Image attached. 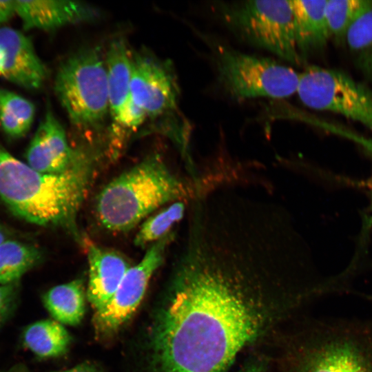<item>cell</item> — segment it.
Listing matches in <instances>:
<instances>
[{
  "instance_id": "obj_20",
  "label": "cell",
  "mask_w": 372,
  "mask_h": 372,
  "mask_svg": "<svg viewBox=\"0 0 372 372\" xmlns=\"http://www.w3.org/2000/svg\"><path fill=\"white\" fill-rule=\"evenodd\" d=\"M35 107L27 99L0 87V125L10 138H21L29 132L34 121Z\"/></svg>"
},
{
  "instance_id": "obj_27",
  "label": "cell",
  "mask_w": 372,
  "mask_h": 372,
  "mask_svg": "<svg viewBox=\"0 0 372 372\" xmlns=\"http://www.w3.org/2000/svg\"><path fill=\"white\" fill-rule=\"evenodd\" d=\"M15 14L14 0L0 1V25Z\"/></svg>"
},
{
  "instance_id": "obj_11",
  "label": "cell",
  "mask_w": 372,
  "mask_h": 372,
  "mask_svg": "<svg viewBox=\"0 0 372 372\" xmlns=\"http://www.w3.org/2000/svg\"><path fill=\"white\" fill-rule=\"evenodd\" d=\"M89 154L72 148L62 124L48 105L25 152L26 163L46 174L63 172Z\"/></svg>"
},
{
  "instance_id": "obj_2",
  "label": "cell",
  "mask_w": 372,
  "mask_h": 372,
  "mask_svg": "<svg viewBox=\"0 0 372 372\" xmlns=\"http://www.w3.org/2000/svg\"><path fill=\"white\" fill-rule=\"evenodd\" d=\"M267 346L276 372H372V317L303 314Z\"/></svg>"
},
{
  "instance_id": "obj_6",
  "label": "cell",
  "mask_w": 372,
  "mask_h": 372,
  "mask_svg": "<svg viewBox=\"0 0 372 372\" xmlns=\"http://www.w3.org/2000/svg\"><path fill=\"white\" fill-rule=\"evenodd\" d=\"M130 91L132 100L147 118L160 121L161 132L190 155V127L178 110L180 88L172 65L145 50L132 53Z\"/></svg>"
},
{
  "instance_id": "obj_16",
  "label": "cell",
  "mask_w": 372,
  "mask_h": 372,
  "mask_svg": "<svg viewBox=\"0 0 372 372\" xmlns=\"http://www.w3.org/2000/svg\"><path fill=\"white\" fill-rule=\"evenodd\" d=\"M132 53L122 39L113 40L105 61L107 70L110 116L114 127L132 99L130 91Z\"/></svg>"
},
{
  "instance_id": "obj_13",
  "label": "cell",
  "mask_w": 372,
  "mask_h": 372,
  "mask_svg": "<svg viewBox=\"0 0 372 372\" xmlns=\"http://www.w3.org/2000/svg\"><path fill=\"white\" fill-rule=\"evenodd\" d=\"M14 6L25 30H54L90 21L97 15L90 6L76 1L14 0Z\"/></svg>"
},
{
  "instance_id": "obj_24",
  "label": "cell",
  "mask_w": 372,
  "mask_h": 372,
  "mask_svg": "<svg viewBox=\"0 0 372 372\" xmlns=\"http://www.w3.org/2000/svg\"><path fill=\"white\" fill-rule=\"evenodd\" d=\"M244 362L235 372H273V366L268 351L258 349L249 351Z\"/></svg>"
},
{
  "instance_id": "obj_17",
  "label": "cell",
  "mask_w": 372,
  "mask_h": 372,
  "mask_svg": "<svg viewBox=\"0 0 372 372\" xmlns=\"http://www.w3.org/2000/svg\"><path fill=\"white\" fill-rule=\"evenodd\" d=\"M43 302L53 318L61 324H79L85 310L82 281L74 280L51 288L44 295Z\"/></svg>"
},
{
  "instance_id": "obj_14",
  "label": "cell",
  "mask_w": 372,
  "mask_h": 372,
  "mask_svg": "<svg viewBox=\"0 0 372 372\" xmlns=\"http://www.w3.org/2000/svg\"><path fill=\"white\" fill-rule=\"evenodd\" d=\"M83 242L89 267L87 297L96 311L114 294L131 265L123 254L114 249L86 240Z\"/></svg>"
},
{
  "instance_id": "obj_4",
  "label": "cell",
  "mask_w": 372,
  "mask_h": 372,
  "mask_svg": "<svg viewBox=\"0 0 372 372\" xmlns=\"http://www.w3.org/2000/svg\"><path fill=\"white\" fill-rule=\"evenodd\" d=\"M203 186L199 178L189 180L177 176L159 154H152L99 192L95 215L106 229L125 232L165 204L191 200Z\"/></svg>"
},
{
  "instance_id": "obj_10",
  "label": "cell",
  "mask_w": 372,
  "mask_h": 372,
  "mask_svg": "<svg viewBox=\"0 0 372 372\" xmlns=\"http://www.w3.org/2000/svg\"><path fill=\"white\" fill-rule=\"evenodd\" d=\"M174 237L172 231L152 244L141 261L130 267L110 300L94 313L93 324L99 335L112 333L133 314L152 276L163 264L167 249Z\"/></svg>"
},
{
  "instance_id": "obj_28",
  "label": "cell",
  "mask_w": 372,
  "mask_h": 372,
  "mask_svg": "<svg viewBox=\"0 0 372 372\" xmlns=\"http://www.w3.org/2000/svg\"><path fill=\"white\" fill-rule=\"evenodd\" d=\"M57 372H100L94 365L88 363H83L76 366L62 371Z\"/></svg>"
},
{
  "instance_id": "obj_15",
  "label": "cell",
  "mask_w": 372,
  "mask_h": 372,
  "mask_svg": "<svg viewBox=\"0 0 372 372\" xmlns=\"http://www.w3.org/2000/svg\"><path fill=\"white\" fill-rule=\"evenodd\" d=\"M298 52L303 61L322 50L331 38L325 17L327 0H290Z\"/></svg>"
},
{
  "instance_id": "obj_19",
  "label": "cell",
  "mask_w": 372,
  "mask_h": 372,
  "mask_svg": "<svg viewBox=\"0 0 372 372\" xmlns=\"http://www.w3.org/2000/svg\"><path fill=\"white\" fill-rule=\"evenodd\" d=\"M41 250L36 246L8 239L0 244V285L19 281L21 277L41 260Z\"/></svg>"
},
{
  "instance_id": "obj_5",
  "label": "cell",
  "mask_w": 372,
  "mask_h": 372,
  "mask_svg": "<svg viewBox=\"0 0 372 372\" xmlns=\"http://www.w3.org/2000/svg\"><path fill=\"white\" fill-rule=\"evenodd\" d=\"M54 90L78 130H99L110 115L106 65L96 48L80 50L62 61Z\"/></svg>"
},
{
  "instance_id": "obj_9",
  "label": "cell",
  "mask_w": 372,
  "mask_h": 372,
  "mask_svg": "<svg viewBox=\"0 0 372 372\" xmlns=\"http://www.w3.org/2000/svg\"><path fill=\"white\" fill-rule=\"evenodd\" d=\"M296 93L311 109L340 114L372 130V90L343 71L308 66Z\"/></svg>"
},
{
  "instance_id": "obj_1",
  "label": "cell",
  "mask_w": 372,
  "mask_h": 372,
  "mask_svg": "<svg viewBox=\"0 0 372 372\" xmlns=\"http://www.w3.org/2000/svg\"><path fill=\"white\" fill-rule=\"evenodd\" d=\"M281 214L238 201L192 207L149 336L152 372H226L333 290L309 280Z\"/></svg>"
},
{
  "instance_id": "obj_3",
  "label": "cell",
  "mask_w": 372,
  "mask_h": 372,
  "mask_svg": "<svg viewBox=\"0 0 372 372\" xmlns=\"http://www.w3.org/2000/svg\"><path fill=\"white\" fill-rule=\"evenodd\" d=\"M96 158L88 154L59 174L38 172L0 144V198L30 223L63 229L80 238L77 216L94 176Z\"/></svg>"
},
{
  "instance_id": "obj_7",
  "label": "cell",
  "mask_w": 372,
  "mask_h": 372,
  "mask_svg": "<svg viewBox=\"0 0 372 372\" xmlns=\"http://www.w3.org/2000/svg\"><path fill=\"white\" fill-rule=\"evenodd\" d=\"M218 81L233 99H284L296 93L300 73L271 59L240 52L204 37Z\"/></svg>"
},
{
  "instance_id": "obj_26",
  "label": "cell",
  "mask_w": 372,
  "mask_h": 372,
  "mask_svg": "<svg viewBox=\"0 0 372 372\" xmlns=\"http://www.w3.org/2000/svg\"><path fill=\"white\" fill-rule=\"evenodd\" d=\"M320 127L358 143L366 149L372 158V139L324 121L320 123Z\"/></svg>"
},
{
  "instance_id": "obj_31",
  "label": "cell",
  "mask_w": 372,
  "mask_h": 372,
  "mask_svg": "<svg viewBox=\"0 0 372 372\" xmlns=\"http://www.w3.org/2000/svg\"><path fill=\"white\" fill-rule=\"evenodd\" d=\"M371 198H372V184L371 185Z\"/></svg>"
},
{
  "instance_id": "obj_23",
  "label": "cell",
  "mask_w": 372,
  "mask_h": 372,
  "mask_svg": "<svg viewBox=\"0 0 372 372\" xmlns=\"http://www.w3.org/2000/svg\"><path fill=\"white\" fill-rule=\"evenodd\" d=\"M185 211V201H176L149 217L135 236V245L144 247L162 239L172 231L174 225L183 218Z\"/></svg>"
},
{
  "instance_id": "obj_25",
  "label": "cell",
  "mask_w": 372,
  "mask_h": 372,
  "mask_svg": "<svg viewBox=\"0 0 372 372\" xmlns=\"http://www.w3.org/2000/svg\"><path fill=\"white\" fill-rule=\"evenodd\" d=\"M19 282L0 285V327L12 313L19 295Z\"/></svg>"
},
{
  "instance_id": "obj_12",
  "label": "cell",
  "mask_w": 372,
  "mask_h": 372,
  "mask_svg": "<svg viewBox=\"0 0 372 372\" xmlns=\"http://www.w3.org/2000/svg\"><path fill=\"white\" fill-rule=\"evenodd\" d=\"M0 76L28 90L41 88L48 76L31 39L9 27L0 28Z\"/></svg>"
},
{
  "instance_id": "obj_8",
  "label": "cell",
  "mask_w": 372,
  "mask_h": 372,
  "mask_svg": "<svg viewBox=\"0 0 372 372\" xmlns=\"http://www.w3.org/2000/svg\"><path fill=\"white\" fill-rule=\"evenodd\" d=\"M213 10L237 37L293 65L298 52L291 1H217Z\"/></svg>"
},
{
  "instance_id": "obj_18",
  "label": "cell",
  "mask_w": 372,
  "mask_h": 372,
  "mask_svg": "<svg viewBox=\"0 0 372 372\" xmlns=\"http://www.w3.org/2000/svg\"><path fill=\"white\" fill-rule=\"evenodd\" d=\"M25 345L41 358H53L64 354L71 337L56 320H44L28 326L23 333Z\"/></svg>"
},
{
  "instance_id": "obj_30",
  "label": "cell",
  "mask_w": 372,
  "mask_h": 372,
  "mask_svg": "<svg viewBox=\"0 0 372 372\" xmlns=\"http://www.w3.org/2000/svg\"><path fill=\"white\" fill-rule=\"evenodd\" d=\"M24 369L23 368H21L19 366H17V367H14L11 369H9L8 371H5V372H21V371H23Z\"/></svg>"
},
{
  "instance_id": "obj_22",
  "label": "cell",
  "mask_w": 372,
  "mask_h": 372,
  "mask_svg": "<svg viewBox=\"0 0 372 372\" xmlns=\"http://www.w3.org/2000/svg\"><path fill=\"white\" fill-rule=\"evenodd\" d=\"M344 42L355 68L372 83V10L351 28Z\"/></svg>"
},
{
  "instance_id": "obj_21",
  "label": "cell",
  "mask_w": 372,
  "mask_h": 372,
  "mask_svg": "<svg viewBox=\"0 0 372 372\" xmlns=\"http://www.w3.org/2000/svg\"><path fill=\"white\" fill-rule=\"evenodd\" d=\"M372 10V0H327L325 17L331 38L344 41L351 28Z\"/></svg>"
},
{
  "instance_id": "obj_29",
  "label": "cell",
  "mask_w": 372,
  "mask_h": 372,
  "mask_svg": "<svg viewBox=\"0 0 372 372\" xmlns=\"http://www.w3.org/2000/svg\"><path fill=\"white\" fill-rule=\"evenodd\" d=\"M10 234L8 229L0 222V244L10 239Z\"/></svg>"
}]
</instances>
